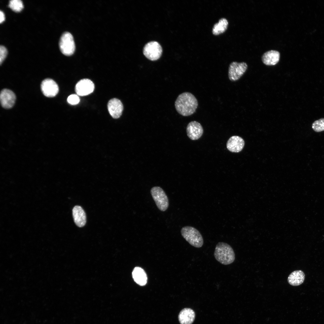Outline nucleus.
Returning <instances> with one entry per match:
<instances>
[{"label":"nucleus","mask_w":324,"mask_h":324,"mask_svg":"<svg viewBox=\"0 0 324 324\" xmlns=\"http://www.w3.org/2000/svg\"><path fill=\"white\" fill-rule=\"evenodd\" d=\"M198 105L196 98L192 93L188 92L180 94L175 103L176 111L184 116H189L194 113Z\"/></svg>","instance_id":"obj_1"},{"label":"nucleus","mask_w":324,"mask_h":324,"mask_svg":"<svg viewBox=\"0 0 324 324\" xmlns=\"http://www.w3.org/2000/svg\"><path fill=\"white\" fill-rule=\"evenodd\" d=\"M214 256L217 260L224 265L232 263L235 258L234 252L232 247L223 242H219L216 245Z\"/></svg>","instance_id":"obj_2"},{"label":"nucleus","mask_w":324,"mask_h":324,"mask_svg":"<svg viewBox=\"0 0 324 324\" xmlns=\"http://www.w3.org/2000/svg\"><path fill=\"white\" fill-rule=\"evenodd\" d=\"M182 237L192 246L200 248L203 244V239L201 233L195 228L186 226L183 227L181 230Z\"/></svg>","instance_id":"obj_3"},{"label":"nucleus","mask_w":324,"mask_h":324,"mask_svg":"<svg viewBox=\"0 0 324 324\" xmlns=\"http://www.w3.org/2000/svg\"><path fill=\"white\" fill-rule=\"evenodd\" d=\"M151 195L158 208L164 212L168 207L169 202L167 196L164 190L160 187L155 186L150 190Z\"/></svg>","instance_id":"obj_4"},{"label":"nucleus","mask_w":324,"mask_h":324,"mask_svg":"<svg viewBox=\"0 0 324 324\" xmlns=\"http://www.w3.org/2000/svg\"><path fill=\"white\" fill-rule=\"evenodd\" d=\"M60 50L62 54L70 56L74 52L75 46L73 36L69 32H65L61 35L59 43Z\"/></svg>","instance_id":"obj_5"},{"label":"nucleus","mask_w":324,"mask_h":324,"mask_svg":"<svg viewBox=\"0 0 324 324\" xmlns=\"http://www.w3.org/2000/svg\"><path fill=\"white\" fill-rule=\"evenodd\" d=\"M247 68L248 65L245 62H232L230 64L228 68V76L229 80L232 81L239 80L245 72Z\"/></svg>","instance_id":"obj_6"},{"label":"nucleus","mask_w":324,"mask_h":324,"mask_svg":"<svg viewBox=\"0 0 324 324\" xmlns=\"http://www.w3.org/2000/svg\"><path fill=\"white\" fill-rule=\"evenodd\" d=\"M162 52V47L157 42L153 41L147 44L144 47L143 52L145 56L149 60L154 61L161 56Z\"/></svg>","instance_id":"obj_7"},{"label":"nucleus","mask_w":324,"mask_h":324,"mask_svg":"<svg viewBox=\"0 0 324 324\" xmlns=\"http://www.w3.org/2000/svg\"><path fill=\"white\" fill-rule=\"evenodd\" d=\"M41 89L43 94L49 98L55 97L59 91L57 84L54 80L50 78L46 79L42 81Z\"/></svg>","instance_id":"obj_8"},{"label":"nucleus","mask_w":324,"mask_h":324,"mask_svg":"<svg viewBox=\"0 0 324 324\" xmlns=\"http://www.w3.org/2000/svg\"><path fill=\"white\" fill-rule=\"evenodd\" d=\"M94 88V84L91 80L84 79L80 80L76 83L75 91L78 96H84L92 93Z\"/></svg>","instance_id":"obj_9"},{"label":"nucleus","mask_w":324,"mask_h":324,"mask_svg":"<svg viewBox=\"0 0 324 324\" xmlns=\"http://www.w3.org/2000/svg\"><path fill=\"white\" fill-rule=\"evenodd\" d=\"M186 132L189 138L192 140H196L202 136L203 129L200 123L194 121L190 122L188 124Z\"/></svg>","instance_id":"obj_10"},{"label":"nucleus","mask_w":324,"mask_h":324,"mask_svg":"<svg viewBox=\"0 0 324 324\" xmlns=\"http://www.w3.org/2000/svg\"><path fill=\"white\" fill-rule=\"evenodd\" d=\"M16 99L14 93L10 90L4 89L0 93V100L2 106L4 108L8 109L14 105Z\"/></svg>","instance_id":"obj_11"},{"label":"nucleus","mask_w":324,"mask_h":324,"mask_svg":"<svg viewBox=\"0 0 324 324\" xmlns=\"http://www.w3.org/2000/svg\"><path fill=\"white\" fill-rule=\"evenodd\" d=\"M107 108L112 117L114 118L117 119L121 116L123 110V106L119 99L113 98L109 101Z\"/></svg>","instance_id":"obj_12"},{"label":"nucleus","mask_w":324,"mask_h":324,"mask_svg":"<svg viewBox=\"0 0 324 324\" xmlns=\"http://www.w3.org/2000/svg\"><path fill=\"white\" fill-rule=\"evenodd\" d=\"M244 145V142L241 137L234 136L230 137L227 141L226 146L227 149L233 152L241 151Z\"/></svg>","instance_id":"obj_13"},{"label":"nucleus","mask_w":324,"mask_h":324,"mask_svg":"<svg viewBox=\"0 0 324 324\" xmlns=\"http://www.w3.org/2000/svg\"><path fill=\"white\" fill-rule=\"evenodd\" d=\"M280 53L277 50H271L265 52L262 56V60L265 64L268 65H274L279 61Z\"/></svg>","instance_id":"obj_14"},{"label":"nucleus","mask_w":324,"mask_h":324,"mask_svg":"<svg viewBox=\"0 0 324 324\" xmlns=\"http://www.w3.org/2000/svg\"><path fill=\"white\" fill-rule=\"evenodd\" d=\"M72 214L76 225L79 227L84 226L86 223V216L83 208L80 206H75L72 210Z\"/></svg>","instance_id":"obj_15"},{"label":"nucleus","mask_w":324,"mask_h":324,"mask_svg":"<svg viewBox=\"0 0 324 324\" xmlns=\"http://www.w3.org/2000/svg\"><path fill=\"white\" fill-rule=\"evenodd\" d=\"M195 314L194 311L190 308H184L179 314L178 319L180 324H192L194 321Z\"/></svg>","instance_id":"obj_16"},{"label":"nucleus","mask_w":324,"mask_h":324,"mask_svg":"<svg viewBox=\"0 0 324 324\" xmlns=\"http://www.w3.org/2000/svg\"><path fill=\"white\" fill-rule=\"evenodd\" d=\"M305 279V274L301 270H296L292 272L288 278V282L293 286H298L302 284Z\"/></svg>","instance_id":"obj_17"},{"label":"nucleus","mask_w":324,"mask_h":324,"mask_svg":"<svg viewBox=\"0 0 324 324\" xmlns=\"http://www.w3.org/2000/svg\"><path fill=\"white\" fill-rule=\"evenodd\" d=\"M132 275L134 281L138 284L143 286L146 285L147 278L145 271L139 267H136L133 269Z\"/></svg>","instance_id":"obj_18"},{"label":"nucleus","mask_w":324,"mask_h":324,"mask_svg":"<svg viewBox=\"0 0 324 324\" xmlns=\"http://www.w3.org/2000/svg\"><path fill=\"white\" fill-rule=\"evenodd\" d=\"M228 23V21L226 18L220 19L218 22L214 25L212 29L213 34L216 35L224 32L226 29Z\"/></svg>","instance_id":"obj_19"},{"label":"nucleus","mask_w":324,"mask_h":324,"mask_svg":"<svg viewBox=\"0 0 324 324\" xmlns=\"http://www.w3.org/2000/svg\"><path fill=\"white\" fill-rule=\"evenodd\" d=\"M8 6L15 12L20 11L23 8L22 2L20 0H11L9 1Z\"/></svg>","instance_id":"obj_20"},{"label":"nucleus","mask_w":324,"mask_h":324,"mask_svg":"<svg viewBox=\"0 0 324 324\" xmlns=\"http://www.w3.org/2000/svg\"><path fill=\"white\" fill-rule=\"evenodd\" d=\"M312 128L316 132H320L324 130V118H320L314 121L312 124Z\"/></svg>","instance_id":"obj_21"},{"label":"nucleus","mask_w":324,"mask_h":324,"mask_svg":"<svg viewBox=\"0 0 324 324\" xmlns=\"http://www.w3.org/2000/svg\"><path fill=\"white\" fill-rule=\"evenodd\" d=\"M67 100L69 104L75 105L79 103L80 101V99L78 95L72 94L68 97Z\"/></svg>","instance_id":"obj_22"},{"label":"nucleus","mask_w":324,"mask_h":324,"mask_svg":"<svg viewBox=\"0 0 324 324\" xmlns=\"http://www.w3.org/2000/svg\"><path fill=\"white\" fill-rule=\"evenodd\" d=\"M7 50L3 46H0V64L1 65L5 58L7 54Z\"/></svg>","instance_id":"obj_23"},{"label":"nucleus","mask_w":324,"mask_h":324,"mask_svg":"<svg viewBox=\"0 0 324 324\" xmlns=\"http://www.w3.org/2000/svg\"><path fill=\"white\" fill-rule=\"evenodd\" d=\"M5 20L4 14L1 10L0 11V23L3 22Z\"/></svg>","instance_id":"obj_24"}]
</instances>
